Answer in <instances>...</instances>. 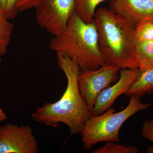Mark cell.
Masks as SVG:
<instances>
[{"label": "cell", "mask_w": 153, "mask_h": 153, "mask_svg": "<svg viewBox=\"0 0 153 153\" xmlns=\"http://www.w3.org/2000/svg\"><path fill=\"white\" fill-rule=\"evenodd\" d=\"M120 70L118 67L105 63L96 70L80 71L78 88L90 111L100 94L117 81Z\"/></svg>", "instance_id": "cell-6"}, {"label": "cell", "mask_w": 153, "mask_h": 153, "mask_svg": "<svg viewBox=\"0 0 153 153\" xmlns=\"http://www.w3.org/2000/svg\"><path fill=\"white\" fill-rule=\"evenodd\" d=\"M139 152L137 148L133 146H123L111 142H107L104 146L92 151L93 153H137Z\"/></svg>", "instance_id": "cell-14"}, {"label": "cell", "mask_w": 153, "mask_h": 153, "mask_svg": "<svg viewBox=\"0 0 153 153\" xmlns=\"http://www.w3.org/2000/svg\"><path fill=\"white\" fill-rule=\"evenodd\" d=\"M153 92V66L140 70V75L125 94L126 97L133 95L138 98Z\"/></svg>", "instance_id": "cell-10"}, {"label": "cell", "mask_w": 153, "mask_h": 153, "mask_svg": "<svg viewBox=\"0 0 153 153\" xmlns=\"http://www.w3.org/2000/svg\"><path fill=\"white\" fill-rule=\"evenodd\" d=\"M141 134L145 139L153 142V120L144 122Z\"/></svg>", "instance_id": "cell-18"}, {"label": "cell", "mask_w": 153, "mask_h": 153, "mask_svg": "<svg viewBox=\"0 0 153 153\" xmlns=\"http://www.w3.org/2000/svg\"><path fill=\"white\" fill-rule=\"evenodd\" d=\"M58 65L67 80L66 90L58 101L46 102L32 114L33 119L46 126L57 128L59 123L69 128L71 136L82 133L85 123L91 116L87 103L78 85L80 68L76 63L64 53L56 52Z\"/></svg>", "instance_id": "cell-1"}, {"label": "cell", "mask_w": 153, "mask_h": 153, "mask_svg": "<svg viewBox=\"0 0 153 153\" xmlns=\"http://www.w3.org/2000/svg\"><path fill=\"white\" fill-rule=\"evenodd\" d=\"M140 73V70L138 68L120 69L117 81L104 89L97 97L91 110V115H99L110 108L119 96L126 93Z\"/></svg>", "instance_id": "cell-8"}, {"label": "cell", "mask_w": 153, "mask_h": 153, "mask_svg": "<svg viewBox=\"0 0 153 153\" xmlns=\"http://www.w3.org/2000/svg\"><path fill=\"white\" fill-rule=\"evenodd\" d=\"M43 1L44 0H17V10L19 12L35 8Z\"/></svg>", "instance_id": "cell-17"}, {"label": "cell", "mask_w": 153, "mask_h": 153, "mask_svg": "<svg viewBox=\"0 0 153 153\" xmlns=\"http://www.w3.org/2000/svg\"><path fill=\"white\" fill-rule=\"evenodd\" d=\"M106 1L111 0H75L74 13L83 22H94L95 9L99 4Z\"/></svg>", "instance_id": "cell-11"}, {"label": "cell", "mask_w": 153, "mask_h": 153, "mask_svg": "<svg viewBox=\"0 0 153 153\" xmlns=\"http://www.w3.org/2000/svg\"><path fill=\"white\" fill-rule=\"evenodd\" d=\"M17 3V0H0V13L9 20L15 19L19 12Z\"/></svg>", "instance_id": "cell-16"}, {"label": "cell", "mask_w": 153, "mask_h": 153, "mask_svg": "<svg viewBox=\"0 0 153 153\" xmlns=\"http://www.w3.org/2000/svg\"><path fill=\"white\" fill-rule=\"evenodd\" d=\"M100 50L105 63L125 68H138L134 30L120 16L99 8L94 17Z\"/></svg>", "instance_id": "cell-2"}, {"label": "cell", "mask_w": 153, "mask_h": 153, "mask_svg": "<svg viewBox=\"0 0 153 153\" xmlns=\"http://www.w3.org/2000/svg\"><path fill=\"white\" fill-rule=\"evenodd\" d=\"M14 25L0 13V52L3 55L7 53Z\"/></svg>", "instance_id": "cell-13"}, {"label": "cell", "mask_w": 153, "mask_h": 153, "mask_svg": "<svg viewBox=\"0 0 153 153\" xmlns=\"http://www.w3.org/2000/svg\"><path fill=\"white\" fill-rule=\"evenodd\" d=\"M75 0H44L35 8L36 21L54 36L61 35L74 12Z\"/></svg>", "instance_id": "cell-5"}, {"label": "cell", "mask_w": 153, "mask_h": 153, "mask_svg": "<svg viewBox=\"0 0 153 153\" xmlns=\"http://www.w3.org/2000/svg\"><path fill=\"white\" fill-rule=\"evenodd\" d=\"M2 56H3L2 54L1 53V52H0V63H1V57Z\"/></svg>", "instance_id": "cell-20"}, {"label": "cell", "mask_w": 153, "mask_h": 153, "mask_svg": "<svg viewBox=\"0 0 153 153\" xmlns=\"http://www.w3.org/2000/svg\"><path fill=\"white\" fill-rule=\"evenodd\" d=\"M130 97L128 105L120 112L115 113L114 108H110L102 114L91 116L81 134V141L85 150H89L94 145L101 142H119L120 130L125 122L152 105L143 103L140 98L134 96Z\"/></svg>", "instance_id": "cell-4"}, {"label": "cell", "mask_w": 153, "mask_h": 153, "mask_svg": "<svg viewBox=\"0 0 153 153\" xmlns=\"http://www.w3.org/2000/svg\"><path fill=\"white\" fill-rule=\"evenodd\" d=\"M38 142L28 126L9 123L0 126V153H37Z\"/></svg>", "instance_id": "cell-7"}, {"label": "cell", "mask_w": 153, "mask_h": 153, "mask_svg": "<svg viewBox=\"0 0 153 153\" xmlns=\"http://www.w3.org/2000/svg\"><path fill=\"white\" fill-rule=\"evenodd\" d=\"M49 48L66 54L76 63L81 71L96 70L105 64L99 47L94 21L85 23L74 12L64 32L51 38Z\"/></svg>", "instance_id": "cell-3"}, {"label": "cell", "mask_w": 153, "mask_h": 153, "mask_svg": "<svg viewBox=\"0 0 153 153\" xmlns=\"http://www.w3.org/2000/svg\"><path fill=\"white\" fill-rule=\"evenodd\" d=\"M109 7L134 30L143 21H153V0H111Z\"/></svg>", "instance_id": "cell-9"}, {"label": "cell", "mask_w": 153, "mask_h": 153, "mask_svg": "<svg viewBox=\"0 0 153 153\" xmlns=\"http://www.w3.org/2000/svg\"><path fill=\"white\" fill-rule=\"evenodd\" d=\"M7 118V117L6 114L0 108V122L5 120Z\"/></svg>", "instance_id": "cell-19"}, {"label": "cell", "mask_w": 153, "mask_h": 153, "mask_svg": "<svg viewBox=\"0 0 153 153\" xmlns=\"http://www.w3.org/2000/svg\"><path fill=\"white\" fill-rule=\"evenodd\" d=\"M137 60L140 70L153 67V42L137 40Z\"/></svg>", "instance_id": "cell-12"}, {"label": "cell", "mask_w": 153, "mask_h": 153, "mask_svg": "<svg viewBox=\"0 0 153 153\" xmlns=\"http://www.w3.org/2000/svg\"><path fill=\"white\" fill-rule=\"evenodd\" d=\"M137 41L153 42V21H143L134 29Z\"/></svg>", "instance_id": "cell-15"}]
</instances>
